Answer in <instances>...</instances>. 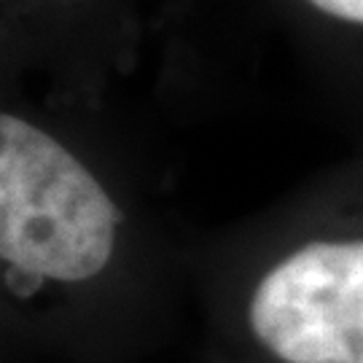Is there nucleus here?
<instances>
[{
    "instance_id": "f257e3e1",
    "label": "nucleus",
    "mask_w": 363,
    "mask_h": 363,
    "mask_svg": "<svg viewBox=\"0 0 363 363\" xmlns=\"http://www.w3.org/2000/svg\"><path fill=\"white\" fill-rule=\"evenodd\" d=\"M124 213L91 167L19 113L0 116L6 286H86L113 264Z\"/></svg>"
},
{
    "instance_id": "f03ea898",
    "label": "nucleus",
    "mask_w": 363,
    "mask_h": 363,
    "mask_svg": "<svg viewBox=\"0 0 363 363\" xmlns=\"http://www.w3.org/2000/svg\"><path fill=\"white\" fill-rule=\"evenodd\" d=\"M253 342L277 363H363V234L286 250L250 288Z\"/></svg>"
},
{
    "instance_id": "7ed1b4c3",
    "label": "nucleus",
    "mask_w": 363,
    "mask_h": 363,
    "mask_svg": "<svg viewBox=\"0 0 363 363\" xmlns=\"http://www.w3.org/2000/svg\"><path fill=\"white\" fill-rule=\"evenodd\" d=\"M315 11L345 25L363 27V0H307Z\"/></svg>"
}]
</instances>
